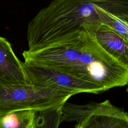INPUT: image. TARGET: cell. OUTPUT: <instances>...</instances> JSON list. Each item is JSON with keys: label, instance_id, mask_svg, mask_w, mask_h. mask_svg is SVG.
<instances>
[{"label": "cell", "instance_id": "ba28073f", "mask_svg": "<svg viewBox=\"0 0 128 128\" xmlns=\"http://www.w3.org/2000/svg\"><path fill=\"white\" fill-rule=\"evenodd\" d=\"M98 12L100 20L128 41V22L98 7Z\"/></svg>", "mask_w": 128, "mask_h": 128}, {"label": "cell", "instance_id": "30bf717a", "mask_svg": "<svg viewBox=\"0 0 128 128\" xmlns=\"http://www.w3.org/2000/svg\"><path fill=\"white\" fill-rule=\"evenodd\" d=\"M126 86H127V88H126V92H127L128 94V82Z\"/></svg>", "mask_w": 128, "mask_h": 128}, {"label": "cell", "instance_id": "9c48e42d", "mask_svg": "<svg viewBox=\"0 0 128 128\" xmlns=\"http://www.w3.org/2000/svg\"><path fill=\"white\" fill-rule=\"evenodd\" d=\"M63 105L56 108L38 111L36 128H58L64 121L62 118Z\"/></svg>", "mask_w": 128, "mask_h": 128}, {"label": "cell", "instance_id": "277c9868", "mask_svg": "<svg viewBox=\"0 0 128 128\" xmlns=\"http://www.w3.org/2000/svg\"><path fill=\"white\" fill-rule=\"evenodd\" d=\"M28 83L60 90L72 94H100L104 92L96 84L66 70L22 62Z\"/></svg>", "mask_w": 128, "mask_h": 128}, {"label": "cell", "instance_id": "7a4b0ae2", "mask_svg": "<svg viewBox=\"0 0 128 128\" xmlns=\"http://www.w3.org/2000/svg\"><path fill=\"white\" fill-rule=\"evenodd\" d=\"M72 96L64 90L30 83L0 81V116L18 110L42 111L56 108Z\"/></svg>", "mask_w": 128, "mask_h": 128}, {"label": "cell", "instance_id": "52a82bcc", "mask_svg": "<svg viewBox=\"0 0 128 128\" xmlns=\"http://www.w3.org/2000/svg\"><path fill=\"white\" fill-rule=\"evenodd\" d=\"M38 111L18 110L0 116V128H36Z\"/></svg>", "mask_w": 128, "mask_h": 128}, {"label": "cell", "instance_id": "3957f363", "mask_svg": "<svg viewBox=\"0 0 128 128\" xmlns=\"http://www.w3.org/2000/svg\"><path fill=\"white\" fill-rule=\"evenodd\" d=\"M62 118L76 122V128H128V112L112 104L108 100L84 104L66 102L62 106Z\"/></svg>", "mask_w": 128, "mask_h": 128}, {"label": "cell", "instance_id": "5b68a950", "mask_svg": "<svg viewBox=\"0 0 128 128\" xmlns=\"http://www.w3.org/2000/svg\"><path fill=\"white\" fill-rule=\"evenodd\" d=\"M94 37L108 53L128 67V41L100 20L90 24Z\"/></svg>", "mask_w": 128, "mask_h": 128}, {"label": "cell", "instance_id": "6da1fadb", "mask_svg": "<svg viewBox=\"0 0 128 128\" xmlns=\"http://www.w3.org/2000/svg\"><path fill=\"white\" fill-rule=\"evenodd\" d=\"M84 46L80 56V75L106 91L126 86L128 67L108 53L96 39L90 24H86Z\"/></svg>", "mask_w": 128, "mask_h": 128}, {"label": "cell", "instance_id": "8992f818", "mask_svg": "<svg viewBox=\"0 0 128 128\" xmlns=\"http://www.w3.org/2000/svg\"><path fill=\"white\" fill-rule=\"evenodd\" d=\"M0 81L11 83H28L21 62L11 44L0 36Z\"/></svg>", "mask_w": 128, "mask_h": 128}]
</instances>
